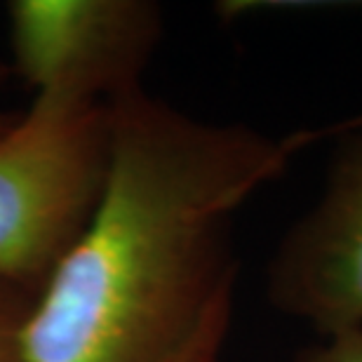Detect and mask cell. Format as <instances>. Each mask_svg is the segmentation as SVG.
Segmentation results:
<instances>
[{"label":"cell","mask_w":362,"mask_h":362,"mask_svg":"<svg viewBox=\"0 0 362 362\" xmlns=\"http://www.w3.org/2000/svg\"><path fill=\"white\" fill-rule=\"evenodd\" d=\"M313 141L115 99L104 188L35 296L26 362H168L233 287L235 214Z\"/></svg>","instance_id":"1"},{"label":"cell","mask_w":362,"mask_h":362,"mask_svg":"<svg viewBox=\"0 0 362 362\" xmlns=\"http://www.w3.org/2000/svg\"><path fill=\"white\" fill-rule=\"evenodd\" d=\"M111 104L35 97L0 136V280L40 292L97 207Z\"/></svg>","instance_id":"2"},{"label":"cell","mask_w":362,"mask_h":362,"mask_svg":"<svg viewBox=\"0 0 362 362\" xmlns=\"http://www.w3.org/2000/svg\"><path fill=\"white\" fill-rule=\"evenodd\" d=\"M7 17L12 66L35 97L97 104L139 90L163 31L144 0H17Z\"/></svg>","instance_id":"3"},{"label":"cell","mask_w":362,"mask_h":362,"mask_svg":"<svg viewBox=\"0 0 362 362\" xmlns=\"http://www.w3.org/2000/svg\"><path fill=\"white\" fill-rule=\"evenodd\" d=\"M266 292L322 337L362 327V129L339 134L320 198L282 235Z\"/></svg>","instance_id":"4"},{"label":"cell","mask_w":362,"mask_h":362,"mask_svg":"<svg viewBox=\"0 0 362 362\" xmlns=\"http://www.w3.org/2000/svg\"><path fill=\"white\" fill-rule=\"evenodd\" d=\"M233 315V287L221 292L198 322L193 334L168 362H219Z\"/></svg>","instance_id":"5"},{"label":"cell","mask_w":362,"mask_h":362,"mask_svg":"<svg viewBox=\"0 0 362 362\" xmlns=\"http://www.w3.org/2000/svg\"><path fill=\"white\" fill-rule=\"evenodd\" d=\"M38 292L0 280V362H26L24 327Z\"/></svg>","instance_id":"6"},{"label":"cell","mask_w":362,"mask_h":362,"mask_svg":"<svg viewBox=\"0 0 362 362\" xmlns=\"http://www.w3.org/2000/svg\"><path fill=\"white\" fill-rule=\"evenodd\" d=\"M296 362H362V327L327 334L325 341L301 351Z\"/></svg>","instance_id":"7"},{"label":"cell","mask_w":362,"mask_h":362,"mask_svg":"<svg viewBox=\"0 0 362 362\" xmlns=\"http://www.w3.org/2000/svg\"><path fill=\"white\" fill-rule=\"evenodd\" d=\"M358 129H362V113L353 115V118L344 120V122H334V125H329L325 129H317L315 139H325V136H339V134H346V132H358Z\"/></svg>","instance_id":"8"},{"label":"cell","mask_w":362,"mask_h":362,"mask_svg":"<svg viewBox=\"0 0 362 362\" xmlns=\"http://www.w3.org/2000/svg\"><path fill=\"white\" fill-rule=\"evenodd\" d=\"M3 83H5V69L0 66V88H3ZM14 122H17V120H14L10 113H5L3 108H0V136H3L7 129L14 125Z\"/></svg>","instance_id":"9"}]
</instances>
